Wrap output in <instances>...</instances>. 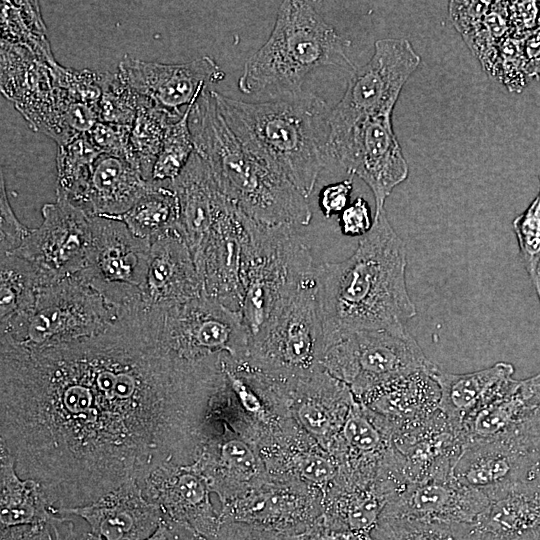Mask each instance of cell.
<instances>
[{"label": "cell", "instance_id": "1", "mask_svg": "<svg viewBox=\"0 0 540 540\" xmlns=\"http://www.w3.org/2000/svg\"><path fill=\"white\" fill-rule=\"evenodd\" d=\"M223 381L219 359L172 351L159 311L143 304L70 343L0 339V443L52 512L85 506L162 464L193 463Z\"/></svg>", "mask_w": 540, "mask_h": 540}, {"label": "cell", "instance_id": "2", "mask_svg": "<svg viewBox=\"0 0 540 540\" xmlns=\"http://www.w3.org/2000/svg\"><path fill=\"white\" fill-rule=\"evenodd\" d=\"M407 251L385 209L351 256L316 266L317 299L326 346L358 331L407 334L417 314L406 283Z\"/></svg>", "mask_w": 540, "mask_h": 540}, {"label": "cell", "instance_id": "3", "mask_svg": "<svg viewBox=\"0 0 540 540\" xmlns=\"http://www.w3.org/2000/svg\"><path fill=\"white\" fill-rule=\"evenodd\" d=\"M213 95L239 142L308 198L330 157L327 103L303 90L261 102Z\"/></svg>", "mask_w": 540, "mask_h": 540}, {"label": "cell", "instance_id": "4", "mask_svg": "<svg viewBox=\"0 0 540 540\" xmlns=\"http://www.w3.org/2000/svg\"><path fill=\"white\" fill-rule=\"evenodd\" d=\"M195 152L208 164L222 194L249 218L266 225L307 226L306 198L236 138L221 115L213 90L203 91L189 115Z\"/></svg>", "mask_w": 540, "mask_h": 540}, {"label": "cell", "instance_id": "5", "mask_svg": "<svg viewBox=\"0 0 540 540\" xmlns=\"http://www.w3.org/2000/svg\"><path fill=\"white\" fill-rule=\"evenodd\" d=\"M350 41L328 24L308 1H283L266 42L252 54L238 79L249 96L272 98L302 90L305 78L322 66L350 71Z\"/></svg>", "mask_w": 540, "mask_h": 540}, {"label": "cell", "instance_id": "6", "mask_svg": "<svg viewBox=\"0 0 540 540\" xmlns=\"http://www.w3.org/2000/svg\"><path fill=\"white\" fill-rule=\"evenodd\" d=\"M315 274L316 268L280 300L250 337L247 361L284 385L324 370L326 339Z\"/></svg>", "mask_w": 540, "mask_h": 540}, {"label": "cell", "instance_id": "7", "mask_svg": "<svg viewBox=\"0 0 540 540\" xmlns=\"http://www.w3.org/2000/svg\"><path fill=\"white\" fill-rule=\"evenodd\" d=\"M241 316L253 336L280 300L316 266L294 226L266 225L248 217Z\"/></svg>", "mask_w": 540, "mask_h": 540}, {"label": "cell", "instance_id": "8", "mask_svg": "<svg viewBox=\"0 0 540 540\" xmlns=\"http://www.w3.org/2000/svg\"><path fill=\"white\" fill-rule=\"evenodd\" d=\"M118 310L81 274L42 287L31 312L0 339L42 349L94 336Z\"/></svg>", "mask_w": 540, "mask_h": 540}, {"label": "cell", "instance_id": "9", "mask_svg": "<svg viewBox=\"0 0 540 540\" xmlns=\"http://www.w3.org/2000/svg\"><path fill=\"white\" fill-rule=\"evenodd\" d=\"M323 369L344 383L362 402L382 385L405 374L429 369L434 364L409 333L358 331L329 343Z\"/></svg>", "mask_w": 540, "mask_h": 540}, {"label": "cell", "instance_id": "10", "mask_svg": "<svg viewBox=\"0 0 540 540\" xmlns=\"http://www.w3.org/2000/svg\"><path fill=\"white\" fill-rule=\"evenodd\" d=\"M421 62L405 38H383L367 63L351 73L340 101L331 109L330 145L358 123L393 113L400 93Z\"/></svg>", "mask_w": 540, "mask_h": 540}, {"label": "cell", "instance_id": "11", "mask_svg": "<svg viewBox=\"0 0 540 540\" xmlns=\"http://www.w3.org/2000/svg\"><path fill=\"white\" fill-rule=\"evenodd\" d=\"M158 309L163 340L181 357L247 359L250 336L240 312L204 293L185 303Z\"/></svg>", "mask_w": 540, "mask_h": 540}, {"label": "cell", "instance_id": "12", "mask_svg": "<svg viewBox=\"0 0 540 540\" xmlns=\"http://www.w3.org/2000/svg\"><path fill=\"white\" fill-rule=\"evenodd\" d=\"M92 242L81 274L117 310L141 302L151 242L115 217H91Z\"/></svg>", "mask_w": 540, "mask_h": 540}, {"label": "cell", "instance_id": "13", "mask_svg": "<svg viewBox=\"0 0 540 540\" xmlns=\"http://www.w3.org/2000/svg\"><path fill=\"white\" fill-rule=\"evenodd\" d=\"M42 223L31 229L19 248L8 253L31 263L42 287L83 271L92 242L91 217L58 196L42 207Z\"/></svg>", "mask_w": 540, "mask_h": 540}, {"label": "cell", "instance_id": "14", "mask_svg": "<svg viewBox=\"0 0 540 540\" xmlns=\"http://www.w3.org/2000/svg\"><path fill=\"white\" fill-rule=\"evenodd\" d=\"M330 157L370 188L375 211L385 209L386 199L409 173L391 115L369 118L355 125L330 145Z\"/></svg>", "mask_w": 540, "mask_h": 540}, {"label": "cell", "instance_id": "15", "mask_svg": "<svg viewBox=\"0 0 540 540\" xmlns=\"http://www.w3.org/2000/svg\"><path fill=\"white\" fill-rule=\"evenodd\" d=\"M323 513V494L290 476H270L260 486L222 504L221 524L242 522L288 536L306 530Z\"/></svg>", "mask_w": 540, "mask_h": 540}, {"label": "cell", "instance_id": "16", "mask_svg": "<svg viewBox=\"0 0 540 540\" xmlns=\"http://www.w3.org/2000/svg\"><path fill=\"white\" fill-rule=\"evenodd\" d=\"M247 221L228 199L194 259L203 293L237 312L244 296Z\"/></svg>", "mask_w": 540, "mask_h": 540}, {"label": "cell", "instance_id": "17", "mask_svg": "<svg viewBox=\"0 0 540 540\" xmlns=\"http://www.w3.org/2000/svg\"><path fill=\"white\" fill-rule=\"evenodd\" d=\"M117 72L144 100L174 115H182V107L189 106L209 85L225 78V72L209 56L180 64L124 56Z\"/></svg>", "mask_w": 540, "mask_h": 540}, {"label": "cell", "instance_id": "18", "mask_svg": "<svg viewBox=\"0 0 540 540\" xmlns=\"http://www.w3.org/2000/svg\"><path fill=\"white\" fill-rule=\"evenodd\" d=\"M139 484L163 518L185 524L209 540L215 537L221 526L219 512L214 510L208 481L195 462L162 464Z\"/></svg>", "mask_w": 540, "mask_h": 540}, {"label": "cell", "instance_id": "19", "mask_svg": "<svg viewBox=\"0 0 540 540\" xmlns=\"http://www.w3.org/2000/svg\"><path fill=\"white\" fill-rule=\"evenodd\" d=\"M286 390L290 411L298 426L336 458L341 428L355 400L350 389L322 370Z\"/></svg>", "mask_w": 540, "mask_h": 540}, {"label": "cell", "instance_id": "20", "mask_svg": "<svg viewBox=\"0 0 540 540\" xmlns=\"http://www.w3.org/2000/svg\"><path fill=\"white\" fill-rule=\"evenodd\" d=\"M53 513L82 518L100 540H145L163 519L161 510L147 500L138 481H129L91 504Z\"/></svg>", "mask_w": 540, "mask_h": 540}, {"label": "cell", "instance_id": "21", "mask_svg": "<svg viewBox=\"0 0 540 540\" xmlns=\"http://www.w3.org/2000/svg\"><path fill=\"white\" fill-rule=\"evenodd\" d=\"M489 499L452 475L408 483L386 503L381 517L473 524Z\"/></svg>", "mask_w": 540, "mask_h": 540}, {"label": "cell", "instance_id": "22", "mask_svg": "<svg viewBox=\"0 0 540 540\" xmlns=\"http://www.w3.org/2000/svg\"><path fill=\"white\" fill-rule=\"evenodd\" d=\"M531 467L528 447L517 438L507 437L465 445L451 475L459 484L490 499L518 482L527 481Z\"/></svg>", "mask_w": 540, "mask_h": 540}, {"label": "cell", "instance_id": "23", "mask_svg": "<svg viewBox=\"0 0 540 540\" xmlns=\"http://www.w3.org/2000/svg\"><path fill=\"white\" fill-rule=\"evenodd\" d=\"M540 420V371L525 379L511 378L460 427L464 446L474 442L519 437Z\"/></svg>", "mask_w": 540, "mask_h": 540}, {"label": "cell", "instance_id": "24", "mask_svg": "<svg viewBox=\"0 0 540 540\" xmlns=\"http://www.w3.org/2000/svg\"><path fill=\"white\" fill-rule=\"evenodd\" d=\"M140 292L147 308H168L203 294L194 259L179 229L151 242L147 275Z\"/></svg>", "mask_w": 540, "mask_h": 540}, {"label": "cell", "instance_id": "25", "mask_svg": "<svg viewBox=\"0 0 540 540\" xmlns=\"http://www.w3.org/2000/svg\"><path fill=\"white\" fill-rule=\"evenodd\" d=\"M170 184L179 201L180 232L195 259L228 199L218 188L208 164L195 151Z\"/></svg>", "mask_w": 540, "mask_h": 540}, {"label": "cell", "instance_id": "26", "mask_svg": "<svg viewBox=\"0 0 540 540\" xmlns=\"http://www.w3.org/2000/svg\"><path fill=\"white\" fill-rule=\"evenodd\" d=\"M473 526L478 540L540 536V481H521L491 497Z\"/></svg>", "mask_w": 540, "mask_h": 540}, {"label": "cell", "instance_id": "27", "mask_svg": "<svg viewBox=\"0 0 540 540\" xmlns=\"http://www.w3.org/2000/svg\"><path fill=\"white\" fill-rule=\"evenodd\" d=\"M508 362L468 373H451L435 364L431 373L440 390L439 410L460 432L463 422L490 401L513 378Z\"/></svg>", "mask_w": 540, "mask_h": 540}, {"label": "cell", "instance_id": "28", "mask_svg": "<svg viewBox=\"0 0 540 540\" xmlns=\"http://www.w3.org/2000/svg\"><path fill=\"white\" fill-rule=\"evenodd\" d=\"M400 376L373 391L361 403L384 417L391 428L423 420L439 410L440 390L432 369Z\"/></svg>", "mask_w": 540, "mask_h": 540}, {"label": "cell", "instance_id": "29", "mask_svg": "<svg viewBox=\"0 0 540 540\" xmlns=\"http://www.w3.org/2000/svg\"><path fill=\"white\" fill-rule=\"evenodd\" d=\"M127 160L100 154L94 162L84 211L89 215L117 217L127 212L151 187Z\"/></svg>", "mask_w": 540, "mask_h": 540}, {"label": "cell", "instance_id": "30", "mask_svg": "<svg viewBox=\"0 0 540 540\" xmlns=\"http://www.w3.org/2000/svg\"><path fill=\"white\" fill-rule=\"evenodd\" d=\"M56 516L40 484L33 479L20 477L14 457L0 443L1 528L47 523Z\"/></svg>", "mask_w": 540, "mask_h": 540}, {"label": "cell", "instance_id": "31", "mask_svg": "<svg viewBox=\"0 0 540 540\" xmlns=\"http://www.w3.org/2000/svg\"><path fill=\"white\" fill-rule=\"evenodd\" d=\"M0 335L21 322L34 308L42 288L37 270L11 254L0 256Z\"/></svg>", "mask_w": 540, "mask_h": 540}, {"label": "cell", "instance_id": "32", "mask_svg": "<svg viewBox=\"0 0 540 540\" xmlns=\"http://www.w3.org/2000/svg\"><path fill=\"white\" fill-rule=\"evenodd\" d=\"M121 220L136 237L153 242L180 230V206L170 182L153 183L150 189L124 214Z\"/></svg>", "mask_w": 540, "mask_h": 540}, {"label": "cell", "instance_id": "33", "mask_svg": "<svg viewBox=\"0 0 540 540\" xmlns=\"http://www.w3.org/2000/svg\"><path fill=\"white\" fill-rule=\"evenodd\" d=\"M100 154L87 133L58 145L56 195L84 210L93 165Z\"/></svg>", "mask_w": 540, "mask_h": 540}, {"label": "cell", "instance_id": "34", "mask_svg": "<svg viewBox=\"0 0 540 540\" xmlns=\"http://www.w3.org/2000/svg\"><path fill=\"white\" fill-rule=\"evenodd\" d=\"M182 115H174L148 102L140 105L132 125L130 145L132 165L151 182L152 171L160 153L166 128Z\"/></svg>", "mask_w": 540, "mask_h": 540}, {"label": "cell", "instance_id": "35", "mask_svg": "<svg viewBox=\"0 0 540 540\" xmlns=\"http://www.w3.org/2000/svg\"><path fill=\"white\" fill-rule=\"evenodd\" d=\"M373 540H477L473 524L380 517Z\"/></svg>", "mask_w": 540, "mask_h": 540}, {"label": "cell", "instance_id": "36", "mask_svg": "<svg viewBox=\"0 0 540 540\" xmlns=\"http://www.w3.org/2000/svg\"><path fill=\"white\" fill-rule=\"evenodd\" d=\"M197 98L185 108L182 116L168 124L162 147L154 164L151 182H172L179 176L195 151L189 115Z\"/></svg>", "mask_w": 540, "mask_h": 540}, {"label": "cell", "instance_id": "37", "mask_svg": "<svg viewBox=\"0 0 540 540\" xmlns=\"http://www.w3.org/2000/svg\"><path fill=\"white\" fill-rule=\"evenodd\" d=\"M98 102L102 122L132 126L140 105L145 102L118 73H102Z\"/></svg>", "mask_w": 540, "mask_h": 540}, {"label": "cell", "instance_id": "38", "mask_svg": "<svg viewBox=\"0 0 540 540\" xmlns=\"http://www.w3.org/2000/svg\"><path fill=\"white\" fill-rule=\"evenodd\" d=\"M512 227L522 263L537 295L540 271V189L524 212L513 220Z\"/></svg>", "mask_w": 540, "mask_h": 540}, {"label": "cell", "instance_id": "39", "mask_svg": "<svg viewBox=\"0 0 540 540\" xmlns=\"http://www.w3.org/2000/svg\"><path fill=\"white\" fill-rule=\"evenodd\" d=\"M131 130L132 126L129 125L98 121L87 135L101 154L120 157L131 163Z\"/></svg>", "mask_w": 540, "mask_h": 540}, {"label": "cell", "instance_id": "40", "mask_svg": "<svg viewBox=\"0 0 540 540\" xmlns=\"http://www.w3.org/2000/svg\"><path fill=\"white\" fill-rule=\"evenodd\" d=\"M0 211V252L1 255H4L19 248L29 235L31 229L23 225L16 217L8 200L2 172Z\"/></svg>", "mask_w": 540, "mask_h": 540}, {"label": "cell", "instance_id": "41", "mask_svg": "<svg viewBox=\"0 0 540 540\" xmlns=\"http://www.w3.org/2000/svg\"><path fill=\"white\" fill-rule=\"evenodd\" d=\"M374 218L368 202L357 197L339 214V226L342 234L349 237H362L372 228Z\"/></svg>", "mask_w": 540, "mask_h": 540}, {"label": "cell", "instance_id": "42", "mask_svg": "<svg viewBox=\"0 0 540 540\" xmlns=\"http://www.w3.org/2000/svg\"><path fill=\"white\" fill-rule=\"evenodd\" d=\"M291 538L292 540H366L368 537L365 538L322 514L306 530Z\"/></svg>", "mask_w": 540, "mask_h": 540}, {"label": "cell", "instance_id": "43", "mask_svg": "<svg viewBox=\"0 0 540 540\" xmlns=\"http://www.w3.org/2000/svg\"><path fill=\"white\" fill-rule=\"evenodd\" d=\"M212 540H292V538L291 536L247 523L226 522L221 524Z\"/></svg>", "mask_w": 540, "mask_h": 540}, {"label": "cell", "instance_id": "44", "mask_svg": "<svg viewBox=\"0 0 540 540\" xmlns=\"http://www.w3.org/2000/svg\"><path fill=\"white\" fill-rule=\"evenodd\" d=\"M353 190V180L345 179L322 188L319 206L326 218L339 215L349 204Z\"/></svg>", "mask_w": 540, "mask_h": 540}, {"label": "cell", "instance_id": "45", "mask_svg": "<svg viewBox=\"0 0 540 540\" xmlns=\"http://www.w3.org/2000/svg\"><path fill=\"white\" fill-rule=\"evenodd\" d=\"M57 517L47 523L3 527L0 540H58Z\"/></svg>", "mask_w": 540, "mask_h": 540}, {"label": "cell", "instance_id": "46", "mask_svg": "<svg viewBox=\"0 0 540 540\" xmlns=\"http://www.w3.org/2000/svg\"><path fill=\"white\" fill-rule=\"evenodd\" d=\"M145 540H209L191 527L163 518L157 530Z\"/></svg>", "mask_w": 540, "mask_h": 540}, {"label": "cell", "instance_id": "47", "mask_svg": "<svg viewBox=\"0 0 540 540\" xmlns=\"http://www.w3.org/2000/svg\"><path fill=\"white\" fill-rule=\"evenodd\" d=\"M525 73L529 77L540 74V28L521 38Z\"/></svg>", "mask_w": 540, "mask_h": 540}, {"label": "cell", "instance_id": "48", "mask_svg": "<svg viewBox=\"0 0 540 540\" xmlns=\"http://www.w3.org/2000/svg\"><path fill=\"white\" fill-rule=\"evenodd\" d=\"M58 540H78V529L68 516H58L55 520Z\"/></svg>", "mask_w": 540, "mask_h": 540}, {"label": "cell", "instance_id": "49", "mask_svg": "<svg viewBox=\"0 0 540 540\" xmlns=\"http://www.w3.org/2000/svg\"><path fill=\"white\" fill-rule=\"evenodd\" d=\"M532 467L528 480L540 481V431L538 432L531 450Z\"/></svg>", "mask_w": 540, "mask_h": 540}, {"label": "cell", "instance_id": "50", "mask_svg": "<svg viewBox=\"0 0 540 540\" xmlns=\"http://www.w3.org/2000/svg\"><path fill=\"white\" fill-rule=\"evenodd\" d=\"M78 540H100L94 536L90 531L79 530L77 532Z\"/></svg>", "mask_w": 540, "mask_h": 540}, {"label": "cell", "instance_id": "51", "mask_svg": "<svg viewBox=\"0 0 540 540\" xmlns=\"http://www.w3.org/2000/svg\"><path fill=\"white\" fill-rule=\"evenodd\" d=\"M536 28H540V2H539V14H538V19H537V26Z\"/></svg>", "mask_w": 540, "mask_h": 540}, {"label": "cell", "instance_id": "52", "mask_svg": "<svg viewBox=\"0 0 540 540\" xmlns=\"http://www.w3.org/2000/svg\"><path fill=\"white\" fill-rule=\"evenodd\" d=\"M477 540H478V539H477ZM521 540H540V536L532 537V538H526V539H521Z\"/></svg>", "mask_w": 540, "mask_h": 540}, {"label": "cell", "instance_id": "53", "mask_svg": "<svg viewBox=\"0 0 540 540\" xmlns=\"http://www.w3.org/2000/svg\"><path fill=\"white\" fill-rule=\"evenodd\" d=\"M538 300L540 302V271H539V292L537 294Z\"/></svg>", "mask_w": 540, "mask_h": 540}, {"label": "cell", "instance_id": "54", "mask_svg": "<svg viewBox=\"0 0 540 540\" xmlns=\"http://www.w3.org/2000/svg\"><path fill=\"white\" fill-rule=\"evenodd\" d=\"M366 540H373L371 537H368Z\"/></svg>", "mask_w": 540, "mask_h": 540}, {"label": "cell", "instance_id": "55", "mask_svg": "<svg viewBox=\"0 0 540 540\" xmlns=\"http://www.w3.org/2000/svg\"><path fill=\"white\" fill-rule=\"evenodd\" d=\"M540 176V175H539Z\"/></svg>", "mask_w": 540, "mask_h": 540}]
</instances>
